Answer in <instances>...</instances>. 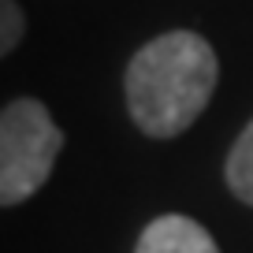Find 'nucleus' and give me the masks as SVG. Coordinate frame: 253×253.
<instances>
[{"label": "nucleus", "instance_id": "obj_5", "mask_svg": "<svg viewBox=\"0 0 253 253\" xmlns=\"http://www.w3.org/2000/svg\"><path fill=\"white\" fill-rule=\"evenodd\" d=\"M0 52L8 56L15 52V45L23 41V30H26V19H23V8L15 0H0Z\"/></svg>", "mask_w": 253, "mask_h": 253}, {"label": "nucleus", "instance_id": "obj_2", "mask_svg": "<svg viewBox=\"0 0 253 253\" xmlns=\"http://www.w3.org/2000/svg\"><path fill=\"white\" fill-rule=\"evenodd\" d=\"M63 149V130L34 97H15L0 112V205L34 198Z\"/></svg>", "mask_w": 253, "mask_h": 253}, {"label": "nucleus", "instance_id": "obj_3", "mask_svg": "<svg viewBox=\"0 0 253 253\" xmlns=\"http://www.w3.org/2000/svg\"><path fill=\"white\" fill-rule=\"evenodd\" d=\"M134 253H220V246L198 220H190L182 212H168L157 216L142 231Z\"/></svg>", "mask_w": 253, "mask_h": 253}, {"label": "nucleus", "instance_id": "obj_4", "mask_svg": "<svg viewBox=\"0 0 253 253\" xmlns=\"http://www.w3.org/2000/svg\"><path fill=\"white\" fill-rule=\"evenodd\" d=\"M227 186L242 205H253V119L246 123V130L238 134V142L227 153Z\"/></svg>", "mask_w": 253, "mask_h": 253}, {"label": "nucleus", "instance_id": "obj_1", "mask_svg": "<svg viewBox=\"0 0 253 253\" xmlns=\"http://www.w3.org/2000/svg\"><path fill=\"white\" fill-rule=\"evenodd\" d=\"M220 82L212 45L194 30H168L126 63V112L149 138L182 134L209 108Z\"/></svg>", "mask_w": 253, "mask_h": 253}]
</instances>
